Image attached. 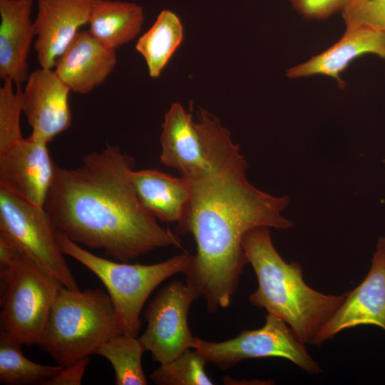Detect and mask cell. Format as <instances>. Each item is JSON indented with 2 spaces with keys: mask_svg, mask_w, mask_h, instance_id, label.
<instances>
[{
  "mask_svg": "<svg viewBox=\"0 0 385 385\" xmlns=\"http://www.w3.org/2000/svg\"><path fill=\"white\" fill-rule=\"evenodd\" d=\"M95 0H38L34 47L41 68L51 69L88 24Z\"/></svg>",
  "mask_w": 385,
  "mask_h": 385,
  "instance_id": "obj_13",
  "label": "cell"
},
{
  "mask_svg": "<svg viewBox=\"0 0 385 385\" xmlns=\"http://www.w3.org/2000/svg\"><path fill=\"white\" fill-rule=\"evenodd\" d=\"M340 307L323 324L312 344H321L346 329L374 325L385 331V236L378 238L363 281L344 294Z\"/></svg>",
  "mask_w": 385,
  "mask_h": 385,
  "instance_id": "obj_10",
  "label": "cell"
},
{
  "mask_svg": "<svg viewBox=\"0 0 385 385\" xmlns=\"http://www.w3.org/2000/svg\"><path fill=\"white\" fill-rule=\"evenodd\" d=\"M160 145L162 165L174 168L183 177L194 175L207 165L197 123L180 103H173L165 114Z\"/></svg>",
  "mask_w": 385,
  "mask_h": 385,
  "instance_id": "obj_17",
  "label": "cell"
},
{
  "mask_svg": "<svg viewBox=\"0 0 385 385\" xmlns=\"http://www.w3.org/2000/svg\"><path fill=\"white\" fill-rule=\"evenodd\" d=\"M89 362L90 358L86 356L63 366L57 375L43 382L42 385H80Z\"/></svg>",
  "mask_w": 385,
  "mask_h": 385,
  "instance_id": "obj_27",
  "label": "cell"
},
{
  "mask_svg": "<svg viewBox=\"0 0 385 385\" xmlns=\"http://www.w3.org/2000/svg\"><path fill=\"white\" fill-rule=\"evenodd\" d=\"M183 38V27L179 17L171 11L163 10L135 45L146 62L150 77L160 75Z\"/></svg>",
  "mask_w": 385,
  "mask_h": 385,
  "instance_id": "obj_20",
  "label": "cell"
},
{
  "mask_svg": "<svg viewBox=\"0 0 385 385\" xmlns=\"http://www.w3.org/2000/svg\"><path fill=\"white\" fill-rule=\"evenodd\" d=\"M135 160L111 144L83 156L75 168H56L44 208L73 242L128 262L157 248L183 249L140 202L131 180Z\"/></svg>",
  "mask_w": 385,
  "mask_h": 385,
  "instance_id": "obj_2",
  "label": "cell"
},
{
  "mask_svg": "<svg viewBox=\"0 0 385 385\" xmlns=\"http://www.w3.org/2000/svg\"><path fill=\"white\" fill-rule=\"evenodd\" d=\"M200 294L187 283L173 280L154 297L144 313L147 327L138 337L153 361L163 364L185 350L194 349L196 338L188 323V311Z\"/></svg>",
  "mask_w": 385,
  "mask_h": 385,
  "instance_id": "obj_9",
  "label": "cell"
},
{
  "mask_svg": "<svg viewBox=\"0 0 385 385\" xmlns=\"http://www.w3.org/2000/svg\"><path fill=\"white\" fill-rule=\"evenodd\" d=\"M374 54L385 60V31L365 26L346 27L342 37L322 53L287 71L289 78L324 75L337 81L341 88L345 82L340 78L349 63L362 55Z\"/></svg>",
  "mask_w": 385,
  "mask_h": 385,
  "instance_id": "obj_15",
  "label": "cell"
},
{
  "mask_svg": "<svg viewBox=\"0 0 385 385\" xmlns=\"http://www.w3.org/2000/svg\"><path fill=\"white\" fill-rule=\"evenodd\" d=\"M201 140L207 165L185 178L190 201L176 231L194 237L196 254L185 273L186 283L213 314L230 305L248 263L242 245L245 233L262 226L287 230L294 223L282 216L287 196L272 195L247 180V160L220 122L206 125Z\"/></svg>",
  "mask_w": 385,
  "mask_h": 385,
  "instance_id": "obj_1",
  "label": "cell"
},
{
  "mask_svg": "<svg viewBox=\"0 0 385 385\" xmlns=\"http://www.w3.org/2000/svg\"><path fill=\"white\" fill-rule=\"evenodd\" d=\"M47 145L30 135L0 153V188L44 207L57 168Z\"/></svg>",
  "mask_w": 385,
  "mask_h": 385,
  "instance_id": "obj_11",
  "label": "cell"
},
{
  "mask_svg": "<svg viewBox=\"0 0 385 385\" xmlns=\"http://www.w3.org/2000/svg\"><path fill=\"white\" fill-rule=\"evenodd\" d=\"M21 344L3 328L0 331V381L6 385L42 384L57 375L63 366L40 364L26 358Z\"/></svg>",
  "mask_w": 385,
  "mask_h": 385,
  "instance_id": "obj_21",
  "label": "cell"
},
{
  "mask_svg": "<svg viewBox=\"0 0 385 385\" xmlns=\"http://www.w3.org/2000/svg\"><path fill=\"white\" fill-rule=\"evenodd\" d=\"M62 252L91 270L104 284L114 306L123 332L137 337L142 322V308L153 291L166 279L185 273L192 255L183 252L165 261L152 264L116 262L83 249L56 230Z\"/></svg>",
  "mask_w": 385,
  "mask_h": 385,
  "instance_id": "obj_5",
  "label": "cell"
},
{
  "mask_svg": "<svg viewBox=\"0 0 385 385\" xmlns=\"http://www.w3.org/2000/svg\"><path fill=\"white\" fill-rule=\"evenodd\" d=\"M145 351L139 338L121 333L103 343L96 354L111 364L116 385H146L148 381L142 366Z\"/></svg>",
  "mask_w": 385,
  "mask_h": 385,
  "instance_id": "obj_22",
  "label": "cell"
},
{
  "mask_svg": "<svg viewBox=\"0 0 385 385\" xmlns=\"http://www.w3.org/2000/svg\"><path fill=\"white\" fill-rule=\"evenodd\" d=\"M207 360L194 349H188L172 361L160 364L150 374L157 385H212L205 372Z\"/></svg>",
  "mask_w": 385,
  "mask_h": 385,
  "instance_id": "obj_23",
  "label": "cell"
},
{
  "mask_svg": "<svg viewBox=\"0 0 385 385\" xmlns=\"http://www.w3.org/2000/svg\"><path fill=\"white\" fill-rule=\"evenodd\" d=\"M342 15L346 27L365 26L385 31V0H353Z\"/></svg>",
  "mask_w": 385,
  "mask_h": 385,
  "instance_id": "obj_25",
  "label": "cell"
},
{
  "mask_svg": "<svg viewBox=\"0 0 385 385\" xmlns=\"http://www.w3.org/2000/svg\"><path fill=\"white\" fill-rule=\"evenodd\" d=\"M121 333L108 293L61 286L38 344L58 364L66 366L96 354L103 343Z\"/></svg>",
  "mask_w": 385,
  "mask_h": 385,
  "instance_id": "obj_4",
  "label": "cell"
},
{
  "mask_svg": "<svg viewBox=\"0 0 385 385\" xmlns=\"http://www.w3.org/2000/svg\"><path fill=\"white\" fill-rule=\"evenodd\" d=\"M353 0H289L292 6L303 16L312 19H325L342 11Z\"/></svg>",
  "mask_w": 385,
  "mask_h": 385,
  "instance_id": "obj_26",
  "label": "cell"
},
{
  "mask_svg": "<svg viewBox=\"0 0 385 385\" xmlns=\"http://www.w3.org/2000/svg\"><path fill=\"white\" fill-rule=\"evenodd\" d=\"M116 63L115 49L83 31L57 59L54 72L71 91L86 94L106 81Z\"/></svg>",
  "mask_w": 385,
  "mask_h": 385,
  "instance_id": "obj_14",
  "label": "cell"
},
{
  "mask_svg": "<svg viewBox=\"0 0 385 385\" xmlns=\"http://www.w3.org/2000/svg\"><path fill=\"white\" fill-rule=\"evenodd\" d=\"M0 88V153L24 138L20 118L22 110L21 86L14 90V81L3 79Z\"/></svg>",
  "mask_w": 385,
  "mask_h": 385,
  "instance_id": "obj_24",
  "label": "cell"
},
{
  "mask_svg": "<svg viewBox=\"0 0 385 385\" xmlns=\"http://www.w3.org/2000/svg\"><path fill=\"white\" fill-rule=\"evenodd\" d=\"M0 279L1 327L21 345L38 344L63 285L19 251Z\"/></svg>",
  "mask_w": 385,
  "mask_h": 385,
  "instance_id": "obj_6",
  "label": "cell"
},
{
  "mask_svg": "<svg viewBox=\"0 0 385 385\" xmlns=\"http://www.w3.org/2000/svg\"><path fill=\"white\" fill-rule=\"evenodd\" d=\"M194 349L207 362L222 371L251 359L279 357L287 359L309 374L322 371L310 356L305 344L296 337L288 324L268 314L265 323L257 329L244 330L235 338L224 342H210L197 337Z\"/></svg>",
  "mask_w": 385,
  "mask_h": 385,
  "instance_id": "obj_8",
  "label": "cell"
},
{
  "mask_svg": "<svg viewBox=\"0 0 385 385\" xmlns=\"http://www.w3.org/2000/svg\"><path fill=\"white\" fill-rule=\"evenodd\" d=\"M131 180L140 202L157 220L177 223L182 220L190 197V185L185 178L144 169L133 170Z\"/></svg>",
  "mask_w": 385,
  "mask_h": 385,
  "instance_id": "obj_18",
  "label": "cell"
},
{
  "mask_svg": "<svg viewBox=\"0 0 385 385\" xmlns=\"http://www.w3.org/2000/svg\"><path fill=\"white\" fill-rule=\"evenodd\" d=\"M242 245L258 282L250 302L284 321L301 342L312 344L319 330L344 302V294H324L309 287L301 265L287 263L278 253L268 227L250 230Z\"/></svg>",
  "mask_w": 385,
  "mask_h": 385,
  "instance_id": "obj_3",
  "label": "cell"
},
{
  "mask_svg": "<svg viewBox=\"0 0 385 385\" xmlns=\"http://www.w3.org/2000/svg\"><path fill=\"white\" fill-rule=\"evenodd\" d=\"M26 83L21 92L22 110L32 128L31 135L48 143L71 126V89L48 68L34 71Z\"/></svg>",
  "mask_w": 385,
  "mask_h": 385,
  "instance_id": "obj_12",
  "label": "cell"
},
{
  "mask_svg": "<svg viewBox=\"0 0 385 385\" xmlns=\"http://www.w3.org/2000/svg\"><path fill=\"white\" fill-rule=\"evenodd\" d=\"M143 21V10L135 3L95 0L88 21V32L103 45L115 49L140 34Z\"/></svg>",
  "mask_w": 385,
  "mask_h": 385,
  "instance_id": "obj_19",
  "label": "cell"
},
{
  "mask_svg": "<svg viewBox=\"0 0 385 385\" xmlns=\"http://www.w3.org/2000/svg\"><path fill=\"white\" fill-rule=\"evenodd\" d=\"M34 0H0V77L18 86L29 78L28 54L34 36Z\"/></svg>",
  "mask_w": 385,
  "mask_h": 385,
  "instance_id": "obj_16",
  "label": "cell"
},
{
  "mask_svg": "<svg viewBox=\"0 0 385 385\" xmlns=\"http://www.w3.org/2000/svg\"><path fill=\"white\" fill-rule=\"evenodd\" d=\"M0 236L63 286L79 289L44 207L0 188Z\"/></svg>",
  "mask_w": 385,
  "mask_h": 385,
  "instance_id": "obj_7",
  "label": "cell"
}]
</instances>
